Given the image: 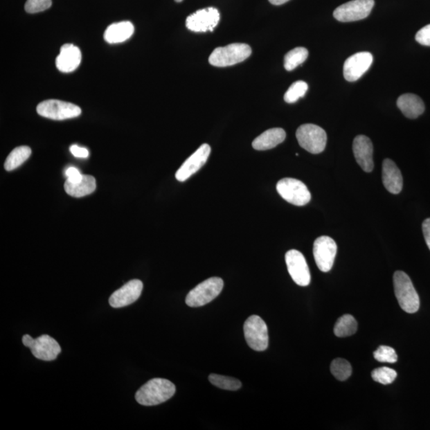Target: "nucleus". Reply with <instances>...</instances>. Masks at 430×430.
<instances>
[{"mask_svg":"<svg viewBox=\"0 0 430 430\" xmlns=\"http://www.w3.org/2000/svg\"><path fill=\"white\" fill-rule=\"evenodd\" d=\"M286 138V132L280 127H274L263 132L252 143L255 150L265 151L272 150L283 143Z\"/></svg>","mask_w":430,"mask_h":430,"instance_id":"nucleus-21","label":"nucleus"},{"mask_svg":"<svg viewBox=\"0 0 430 430\" xmlns=\"http://www.w3.org/2000/svg\"><path fill=\"white\" fill-rule=\"evenodd\" d=\"M31 155V150L28 146H20L15 148V150L9 154L6 161L4 163V168L6 171L10 172L22 165V164L28 161Z\"/></svg>","mask_w":430,"mask_h":430,"instance_id":"nucleus-24","label":"nucleus"},{"mask_svg":"<svg viewBox=\"0 0 430 430\" xmlns=\"http://www.w3.org/2000/svg\"><path fill=\"white\" fill-rule=\"evenodd\" d=\"M81 62L82 53L79 48L73 44H65L61 47L56 58V66L62 73H71L78 69Z\"/></svg>","mask_w":430,"mask_h":430,"instance_id":"nucleus-18","label":"nucleus"},{"mask_svg":"<svg viewBox=\"0 0 430 430\" xmlns=\"http://www.w3.org/2000/svg\"><path fill=\"white\" fill-rule=\"evenodd\" d=\"M22 341L24 346L30 348L34 357L41 360H55L62 352L60 343L48 334H42L37 339L25 334Z\"/></svg>","mask_w":430,"mask_h":430,"instance_id":"nucleus-9","label":"nucleus"},{"mask_svg":"<svg viewBox=\"0 0 430 430\" xmlns=\"http://www.w3.org/2000/svg\"><path fill=\"white\" fill-rule=\"evenodd\" d=\"M397 106L402 113L410 119L418 118L426 109L422 98L413 93L400 96L397 100Z\"/></svg>","mask_w":430,"mask_h":430,"instance_id":"nucleus-20","label":"nucleus"},{"mask_svg":"<svg viewBox=\"0 0 430 430\" xmlns=\"http://www.w3.org/2000/svg\"><path fill=\"white\" fill-rule=\"evenodd\" d=\"M66 175L68 181L75 183L81 180L83 174L76 168L71 167L66 170Z\"/></svg>","mask_w":430,"mask_h":430,"instance_id":"nucleus-34","label":"nucleus"},{"mask_svg":"<svg viewBox=\"0 0 430 430\" xmlns=\"http://www.w3.org/2000/svg\"><path fill=\"white\" fill-rule=\"evenodd\" d=\"M177 391L171 381L165 379H152L136 392V400L139 404L152 406L161 404L171 398Z\"/></svg>","mask_w":430,"mask_h":430,"instance_id":"nucleus-1","label":"nucleus"},{"mask_svg":"<svg viewBox=\"0 0 430 430\" xmlns=\"http://www.w3.org/2000/svg\"><path fill=\"white\" fill-rule=\"evenodd\" d=\"M415 39L418 44L422 46H430V24L418 30L415 35Z\"/></svg>","mask_w":430,"mask_h":430,"instance_id":"nucleus-33","label":"nucleus"},{"mask_svg":"<svg viewBox=\"0 0 430 430\" xmlns=\"http://www.w3.org/2000/svg\"><path fill=\"white\" fill-rule=\"evenodd\" d=\"M422 231L424 240H426L427 246L430 249V217L423 222Z\"/></svg>","mask_w":430,"mask_h":430,"instance_id":"nucleus-36","label":"nucleus"},{"mask_svg":"<svg viewBox=\"0 0 430 430\" xmlns=\"http://www.w3.org/2000/svg\"><path fill=\"white\" fill-rule=\"evenodd\" d=\"M373 379L382 385L391 384L397 378V373L389 368H379L374 370L371 373Z\"/></svg>","mask_w":430,"mask_h":430,"instance_id":"nucleus-30","label":"nucleus"},{"mask_svg":"<svg viewBox=\"0 0 430 430\" xmlns=\"http://www.w3.org/2000/svg\"><path fill=\"white\" fill-rule=\"evenodd\" d=\"M143 288L141 280H132L111 295L109 305L114 309H119L134 304L140 298Z\"/></svg>","mask_w":430,"mask_h":430,"instance_id":"nucleus-16","label":"nucleus"},{"mask_svg":"<svg viewBox=\"0 0 430 430\" xmlns=\"http://www.w3.org/2000/svg\"><path fill=\"white\" fill-rule=\"evenodd\" d=\"M277 190L281 197L295 206H305L310 203L312 198L307 186L294 178L280 179L277 184Z\"/></svg>","mask_w":430,"mask_h":430,"instance_id":"nucleus-7","label":"nucleus"},{"mask_svg":"<svg viewBox=\"0 0 430 430\" xmlns=\"http://www.w3.org/2000/svg\"><path fill=\"white\" fill-rule=\"evenodd\" d=\"M174 1L177 3H181L183 1V0H174Z\"/></svg>","mask_w":430,"mask_h":430,"instance_id":"nucleus-38","label":"nucleus"},{"mask_svg":"<svg viewBox=\"0 0 430 430\" xmlns=\"http://www.w3.org/2000/svg\"><path fill=\"white\" fill-rule=\"evenodd\" d=\"M70 151L72 155L77 158H87L89 156V151L87 148L78 145H72L70 147Z\"/></svg>","mask_w":430,"mask_h":430,"instance_id":"nucleus-35","label":"nucleus"},{"mask_svg":"<svg viewBox=\"0 0 430 430\" xmlns=\"http://www.w3.org/2000/svg\"><path fill=\"white\" fill-rule=\"evenodd\" d=\"M52 5V0H26L25 10L29 14L44 12Z\"/></svg>","mask_w":430,"mask_h":430,"instance_id":"nucleus-32","label":"nucleus"},{"mask_svg":"<svg viewBox=\"0 0 430 430\" xmlns=\"http://www.w3.org/2000/svg\"><path fill=\"white\" fill-rule=\"evenodd\" d=\"M382 182L386 189L392 194H400L402 190L403 179L401 171L390 159H384L382 163Z\"/></svg>","mask_w":430,"mask_h":430,"instance_id":"nucleus-19","label":"nucleus"},{"mask_svg":"<svg viewBox=\"0 0 430 430\" xmlns=\"http://www.w3.org/2000/svg\"><path fill=\"white\" fill-rule=\"evenodd\" d=\"M337 253V245L333 239L328 236H321L316 239L313 245L316 265L322 272H329L332 269Z\"/></svg>","mask_w":430,"mask_h":430,"instance_id":"nucleus-11","label":"nucleus"},{"mask_svg":"<svg viewBox=\"0 0 430 430\" xmlns=\"http://www.w3.org/2000/svg\"><path fill=\"white\" fill-rule=\"evenodd\" d=\"M331 371L338 380L345 381L352 375V369L348 361L339 358L332 361Z\"/></svg>","mask_w":430,"mask_h":430,"instance_id":"nucleus-28","label":"nucleus"},{"mask_svg":"<svg viewBox=\"0 0 430 430\" xmlns=\"http://www.w3.org/2000/svg\"><path fill=\"white\" fill-rule=\"evenodd\" d=\"M223 286L224 283L220 278L207 279L189 292L186 304L191 307L204 306L221 294Z\"/></svg>","mask_w":430,"mask_h":430,"instance_id":"nucleus-4","label":"nucleus"},{"mask_svg":"<svg viewBox=\"0 0 430 430\" xmlns=\"http://www.w3.org/2000/svg\"><path fill=\"white\" fill-rule=\"evenodd\" d=\"M211 148L209 145L204 143L186 161L175 174V178L179 182H185L194 174L198 172L199 169L204 166L208 161Z\"/></svg>","mask_w":430,"mask_h":430,"instance_id":"nucleus-14","label":"nucleus"},{"mask_svg":"<svg viewBox=\"0 0 430 430\" xmlns=\"http://www.w3.org/2000/svg\"><path fill=\"white\" fill-rule=\"evenodd\" d=\"M309 89V86L304 81H298L291 84V87L287 90L284 99L285 102L293 104L297 102L300 98L305 97Z\"/></svg>","mask_w":430,"mask_h":430,"instance_id":"nucleus-29","label":"nucleus"},{"mask_svg":"<svg viewBox=\"0 0 430 430\" xmlns=\"http://www.w3.org/2000/svg\"><path fill=\"white\" fill-rule=\"evenodd\" d=\"M285 262L291 278L296 285L305 287L310 284V271L304 255L296 249H291L285 254Z\"/></svg>","mask_w":430,"mask_h":430,"instance_id":"nucleus-12","label":"nucleus"},{"mask_svg":"<svg viewBox=\"0 0 430 430\" xmlns=\"http://www.w3.org/2000/svg\"><path fill=\"white\" fill-rule=\"evenodd\" d=\"M357 331V322L352 315H344L339 319L334 328V333L338 337L352 336Z\"/></svg>","mask_w":430,"mask_h":430,"instance_id":"nucleus-25","label":"nucleus"},{"mask_svg":"<svg viewBox=\"0 0 430 430\" xmlns=\"http://www.w3.org/2000/svg\"><path fill=\"white\" fill-rule=\"evenodd\" d=\"M97 188L96 179L91 175L83 174L81 180L72 183L66 180L64 188L66 192L72 197L82 198L94 192Z\"/></svg>","mask_w":430,"mask_h":430,"instance_id":"nucleus-23","label":"nucleus"},{"mask_svg":"<svg viewBox=\"0 0 430 430\" xmlns=\"http://www.w3.org/2000/svg\"><path fill=\"white\" fill-rule=\"evenodd\" d=\"M309 57V51L305 47H296L287 53L285 56L284 66L287 71H294L297 66L304 63Z\"/></svg>","mask_w":430,"mask_h":430,"instance_id":"nucleus-26","label":"nucleus"},{"mask_svg":"<svg viewBox=\"0 0 430 430\" xmlns=\"http://www.w3.org/2000/svg\"><path fill=\"white\" fill-rule=\"evenodd\" d=\"M373 145L368 136L359 135L355 138L353 152L355 161L366 172H371L374 169Z\"/></svg>","mask_w":430,"mask_h":430,"instance_id":"nucleus-17","label":"nucleus"},{"mask_svg":"<svg viewBox=\"0 0 430 430\" xmlns=\"http://www.w3.org/2000/svg\"><path fill=\"white\" fill-rule=\"evenodd\" d=\"M374 357L381 363L395 364L397 361L395 350L388 346H380L374 352Z\"/></svg>","mask_w":430,"mask_h":430,"instance_id":"nucleus-31","label":"nucleus"},{"mask_svg":"<svg viewBox=\"0 0 430 430\" xmlns=\"http://www.w3.org/2000/svg\"><path fill=\"white\" fill-rule=\"evenodd\" d=\"M134 26L129 21L116 23L108 26L104 38L109 44H121L129 39L134 33Z\"/></svg>","mask_w":430,"mask_h":430,"instance_id":"nucleus-22","label":"nucleus"},{"mask_svg":"<svg viewBox=\"0 0 430 430\" xmlns=\"http://www.w3.org/2000/svg\"><path fill=\"white\" fill-rule=\"evenodd\" d=\"M373 62V55L369 52H359L349 57L343 65L344 78L350 82L358 81Z\"/></svg>","mask_w":430,"mask_h":430,"instance_id":"nucleus-15","label":"nucleus"},{"mask_svg":"<svg viewBox=\"0 0 430 430\" xmlns=\"http://www.w3.org/2000/svg\"><path fill=\"white\" fill-rule=\"evenodd\" d=\"M244 334L249 346L253 350L263 352L268 348V328L261 317L249 316L244 325Z\"/></svg>","mask_w":430,"mask_h":430,"instance_id":"nucleus-8","label":"nucleus"},{"mask_svg":"<svg viewBox=\"0 0 430 430\" xmlns=\"http://www.w3.org/2000/svg\"><path fill=\"white\" fill-rule=\"evenodd\" d=\"M269 1L270 3L279 6V5H283L287 2H289V0H269Z\"/></svg>","mask_w":430,"mask_h":430,"instance_id":"nucleus-37","label":"nucleus"},{"mask_svg":"<svg viewBox=\"0 0 430 430\" xmlns=\"http://www.w3.org/2000/svg\"><path fill=\"white\" fill-rule=\"evenodd\" d=\"M375 6V0H352L334 10V18L342 23L355 22L368 17Z\"/></svg>","mask_w":430,"mask_h":430,"instance_id":"nucleus-10","label":"nucleus"},{"mask_svg":"<svg viewBox=\"0 0 430 430\" xmlns=\"http://www.w3.org/2000/svg\"><path fill=\"white\" fill-rule=\"evenodd\" d=\"M220 20V13L215 8H207L191 14L186 20V26L194 32L213 31Z\"/></svg>","mask_w":430,"mask_h":430,"instance_id":"nucleus-13","label":"nucleus"},{"mask_svg":"<svg viewBox=\"0 0 430 430\" xmlns=\"http://www.w3.org/2000/svg\"><path fill=\"white\" fill-rule=\"evenodd\" d=\"M296 136L301 147L312 154L321 153L325 150L327 134L320 126L302 125L296 130Z\"/></svg>","mask_w":430,"mask_h":430,"instance_id":"nucleus-5","label":"nucleus"},{"mask_svg":"<svg viewBox=\"0 0 430 430\" xmlns=\"http://www.w3.org/2000/svg\"><path fill=\"white\" fill-rule=\"evenodd\" d=\"M209 381L211 382V384L222 390L233 391H238L242 387V382L240 381L229 376L211 374L209 376Z\"/></svg>","mask_w":430,"mask_h":430,"instance_id":"nucleus-27","label":"nucleus"},{"mask_svg":"<svg viewBox=\"0 0 430 430\" xmlns=\"http://www.w3.org/2000/svg\"><path fill=\"white\" fill-rule=\"evenodd\" d=\"M395 296L402 310L407 313H415L420 307V298L409 276L397 271L394 274Z\"/></svg>","mask_w":430,"mask_h":430,"instance_id":"nucleus-2","label":"nucleus"},{"mask_svg":"<svg viewBox=\"0 0 430 430\" xmlns=\"http://www.w3.org/2000/svg\"><path fill=\"white\" fill-rule=\"evenodd\" d=\"M37 113L48 119L63 120L78 118L82 114V109L76 105L51 99L39 104Z\"/></svg>","mask_w":430,"mask_h":430,"instance_id":"nucleus-6","label":"nucleus"},{"mask_svg":"<svg viewBox=\"0 0 430 430\" xmlns=\"http://www.w3.org/2000/svg\"><path fill=\"white\" fill-rule=\"evenodd\" d=\"M252 54L251 47L246 44H233L224 47H217L209 57L210 65L226 67L242 62Z\"/></svg>","mask_w":430,"mask_h":430,"instance_id":"nucleus-3","label":"nucleus"}]
</instances>
